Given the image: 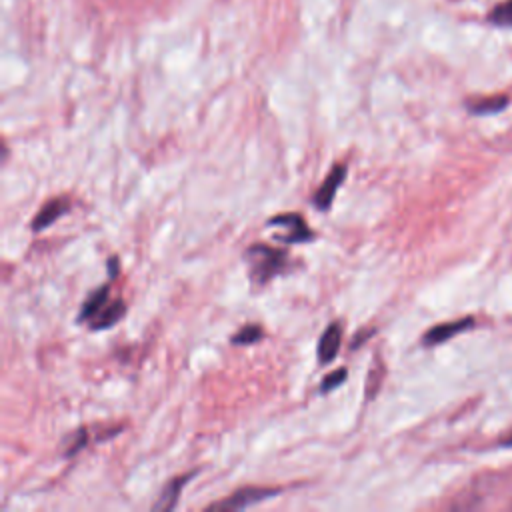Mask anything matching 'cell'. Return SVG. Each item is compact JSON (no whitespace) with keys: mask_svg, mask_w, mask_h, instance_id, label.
<instances>
[{"mask_svg":"<svg viewBox=\"0 0 512 512\" xmlns=\"http://www.w3.org/2000/svg\"><path fill=\"white\" fill-rule=\"evenodd\" d=\"M244 260L248 264L252 282L262 286V284L270 282L274 276H278L280 272L286 270L288 254L284 250H278V248L270 246V244L256 242L244 252Z\"/></svg>","mask_w":512,"mask_h":512,"instance_id":"cell-1","label":"cell"},{"mask_svg":"<svg viewBox=\"0 0 512 512\" xmlns=\"http://www.w3.org/2000/svg\"><path fill=\"white\" fill-rule=\"evenodd\" d=\"M346 172H348L346 164H334V166L330 168L328 176H326L324 182L318 186V190L314 192V198H312V202H314V206H316L318 210L326 212V210L332 206V200H334V196H336V190L342 186V182H344V178H346Z\"/></svg>","mask_w":512,"mask_h":512,"instance_id":"cell-4","label":"cell"},{"mask_svg":"<svg viewBox=\"0 0 512 512\" xmlns=\"http://www.w3.org/2000/svg\"><path fill=\"white\" fill-rule=\"evenodd\" d=\"M266 224H268V226L286 228V234H278L276 240H282V242H288V244L310 242V240L314 238V232L308 228V224L304 222V218H302L300 214H294V212L278 214V216L270 218Z\"/></svg>","mask_w":512,"mask_h":512,"instance_id":"cell-3","label":"cell"},{"mask_svg":"<svg viewBox=\"0 0 512 512\" xmlns=\"http://www.w3.org/2000/svg\"><path fill=\"white\" fill-rule=\"evenodd\" d=\"M262 328L258 324H246L242 326L238 332L232 334V344H254L262 338Z\"/></svg>","mask_w":512,"mask_h":512,"instance_id":"cell-13","label":"cell"},{"mask_svg":"<svg viewBox=\"0 0 512 512\" xmlns=\"http://www.w3.org/2000/svg\"><path fill=\"white\" fill-rule=\"evenodd\" d=\"M86 440H88L86 428H78V430L72 434V442L66 446L64 454H66V456H74L76 452H80V450L86 446Z\"/></svg>","mask_w":512,"mask_h":512,"instance_id":"cell-15","label":"cell"},{"mask_svg":"<svg viewBox=\"0 0 512 512\" xmlns=\"http://www.w3.org/2000/svg\"><path fill=\"white\" fill-rule=\"evenodd\" d=\"M280 492V488H270V486H244L236 492H232L226 500L212 504V510H242L248 508L252 504H258L262 500H268L272 496H276Z\"/></svg>","mask_w":512,"mask_h":512,"instance_id":"cell-2","label":"cell"},{"mask_svg":"<svg viewBox=\"0 0 512 512\" xmlns=\"http://www.w3.org/2000/svg\"><path fill=\"white\" fill-rule=\"evenodd\" d=\"M192 476H194V472H188V474H182V476L172 478V480L162 488V492H160V496H158V502L154 504V510H162V512L172 510V508L178 504V498H180L182 488L186 486V482H188Z\"/></svg>","mask_w":512,"mask_h":512,"instance_id":"cell-9","label":"cell"},{"mask_svg":"<svg viewBox=\"0 0 512 512\" xmlns=\"http://www.w3.org/2000/svg\"><path fill=\"white\" fill-rule=\"evenodd\" d=\"M486 20L496 28H512V0L498 2L486 16Z\"/></svg>","mask_w":512,"mask_h":512,"instance_id":"cell-12","label":"cell"},{"mask_svg":"<svg viewBox=\"0 0 512 512\" xmlns=\"http://www.w3.org/2000/svg\"><path fill=\"white\" fill-rule=\"evenodd\" d=\"M500 444H502V446H506V448H512V434H510V436H506Z\"/></svg>","mask_w":512,"mask_h":512,"instance_id":"cell-17","label":"cell"},{"mask_svg":"<svg viewBox=\"0 0 512 512\" xmlns=\"http://www.w3.org/2000/svg\"><path fill=\"white\" fill-rule=\"evenodd\" d=\"M108 300H110V288H108V284L96 288V290L84 300L82 310H80V314H78V322H88Z\"/></svg>","mask_w":512,"mask_h":512,"instance_id":"cell-11","label":"cell"},{"mask_svg":"<svg viewBox=\"0 0 512 512\" xmlns=\"http://www.w3.org/2000/svg\"><path fill=\"white\" fill-rule=\"evenodd\" d=\"M508 106V96L506 94H496V96H484V98H474L466 102V108L470 114H496Z\"/></svg>","mask_w":512,"mask_h":512,"instance_id":"cell-10","label":"cell"},{"mask_svg":"<svg viewBox=\"0 0 512 512\" xmlns=\"http://www.w3.org/2000/svg\"><path fill=\"white\" fill-rule=\"evenodd\" d=\"M108 270H110V278H116V274H118V258L116 256L108 258Z\"/></svg>","mask_w":512,"mask_h":512,"instance_id":"cell-16","label":"cell"},{"mask_svg":"<svg viewBox=\"0 0 512 512\" xmlns=\"http://www.w3.org/2000/svg\"><path fill=\"white\" fill-rule=\"evenodd\" d=\"M474 326V318L472 316H466V318H460V320H452V322H442V324H436L432 326L430 330L424 332L422 336V344L424 346H436V344H442L450 338H454L456 334L468 330Z\"/></svg>","mask_w":512,"mask_h":512,"instance_id":"cell-5","label":"cell"},{"mask_svg":"<svg viewBox=\"0 0 512 512\" xmlns=\"http://www.w3.org/2000/svg\"><path fill=\"white\" fill-rule=\"evenodd\" d=\"M346 376H348V370H346V368H338V370L330 372V374L322 380L320 390H322L324 394H326V392H330V390H334L336 386H340V384L346 380Z\"/></svg>","mask_w":512,"mask_h":512,"instance_id":"cell-14","label":"cell"},{"mask_svg":"<svg viewBox=\"0 0 512 512\" xmlns=\"http://www.w3.org/2000/svg\"><path fill=\"white\" fill-rule=\"evenodd\" d=\"M124 314H126V304H124L122 298L108 300V302L88 320V326H90L92 330H106V328L114 326Z\"/></svg>","mask_w":512,"mask_h":512,"instance_id":"cell-8","label":"cell"},{"mask_svg":"<svg viewBox=\"0 0 512 512\" xmlns=\"http://www.w3.org/2000/svg\"><path fill=\"white\" fill-rule=\"evenodd\" d=\"M68 210H70L68 198L56 196V198H52V200H48V202L42 204V208L38 210V214L32 218L30 228H32L34 232H40V230L52 226V224H54L60 216H64Z\"/></svg>","mask_w":512,"mask_h":512,"instance_id":"cell-6","label":"cell"},{"mask_svg":"<svg viewBox=\"0 0 512 512\" xmlns=\"http://www.w3.org/2000/svg\"><path fill=\"white\" fill-rule=\"evenodd\" d=\"M340 342H342V326L338 322H332L326 326V330L322 332L320 340H318V362L320 364H330L338 350H340Z\"/></svg>","mask_w":512,"mask_h":512,"instance_id":"cell-7","label":"cell"}]
</instances>
